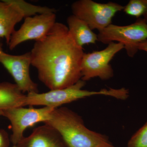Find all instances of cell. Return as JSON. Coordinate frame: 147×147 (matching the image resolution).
Returning a JSON list of instances; mask_svg holds the SVG:
<instances>
[{
	"label": "cell",
	"instance_id": "obj_1",
	"mask_svg": "<svg viewBox=\"0 0 147 147\" xmlns=\"http://www.w3.org/2000/svg\"><path fill=\"white\" fill-rule=\"evenodd\" d=\"M30 53L31 65L50 90L67 88L81 80L83 47L76 44L62 23L56 22L45 37L36 40Z\"/></svg>",
	"mask_w": 147,
	"mask_h": 147
},
{
	"label": "cell",
	"instance_id": "obj_2",
	"mask_svg": "<svg viewBox=\"0 0 147 147\" xmlns=\"http://www.w3.org/2000/svg\"><path fill=\"white\" fill-rule=\"evenodd\" d=\"M44 123L57 131L69 147H115L107 136L87 128L82 117L68 108H55Z\"/></svg>",
	"mask_w": 147,
	"mask_h": 147
},
{
	"label": "cell",
	"instance_id": "obj_3",
	"mask_svg": "<svg viewBox=\"0 0 147 147\" xmlns=\"http://www.w3.org/2000/svg\"><path fill=\"white\" fill-rule=\"evenodd\" d=\"M86 82L81 79L70 86L50 90L47 92L29 93L26 95L25 106L43 105L45 107L58 108L61 105L76 100L94 95H105L122 100L124 97L123 89L109 88L99 91H90L83 89Z\"/></svg>",
	"mask_w": 147,
	"mask_h": 147
},
{
	"label": "cell",
	"instance_id": "obj_4",
	"mask_svg": "<svg viewBox=\"0 0 147 147\" xmlns=\"http://www.w3.org/2000/svg\"><path fill=\"white\" fill-rule=\"evenodd\" d=\"M97 36L98 41L103 44L115 41L122 43L129 57H133L139 51L138 44L147 40V23L141 18L127 26L112 24L98 31Z\"/></svg>",
	"mask_w": 147,
	"mask_h": 147
},
{
	"label": "cell",
	"instance_id": "obj_5",
	"mask_svg": "<svg viewBox=\"0 0 147 147\" xmlns=\"http://www.w3.org/2000/svg\"><path fill=\"white\" fill-rule=\"evenodd\" d=\"M123 8L113 2L101 3L92 0H78L71 5L73 15L86 22L92 30L98 31L112 24L113 17Z\"/></svg>",
	"mask_w": 147,
	"mask_h": 147
},
{
	"label": "cell",
	"instance_id": "obj_6",
	"mask_svg": "<svg viewBox=\"0 0 147 147\" xmlns=\"http://www.w3.org/2000/svg\"><path fill=\"white\" fill-rule=\"evenodd\" d=\"M123 49L122 43L112 42L103 50L84 53L81 63V79L86 82L95 77L102 80L111 79L114 76V71L110 62Z\"/></svg>",
	"mask_w": 147,
	"mask_h": 147
},
{
	"label": "cell",
	"instance_id": "obj_7",
	"mask_svg": "<svg viewBox=\"0 0 147 147\" xmlns=\"http://www.w3.org/2000/svg\"><path fill=\"white\" fill-rule=\"evenodd\" d=\"M55 108L44 107L35 108L17 107L3 111L2 116L8 119L11 124V141L14 146L24 138L25 130L39 122L45 123L50 118Z\"/></svg>",
	"mask_w": 147,
	"mask_h": 147
},
{
	"label": "cell",
	"instance_id": "obj_8",
	"mask_svg": "<svg viewBox=\"0 0 147 147\" xmlns=\"http://www.w3.org/2000/svg\"><path fill=\"white\" fill-rule=\"evenodd\" d=\"M0 63L10 74L15 84L24 93L38 92V85L32 81L30 75V52L19 55L7 54L3 50L0 38Z\"/></svg>",
	"mask_w": 147,
	"mask_h": 147
},
{
	"label": "cell",
	"instance_id": "obj_9",
	"mask_svg": "<svg viewBox=\"0 0 147 147\" xmlns=\"http://www.w3.org/2000/svg\"><path fill=\"white\" fill-rule=\"evenodd\" d=\"M55 13L38 14L24 18V23L11 37L8 44L13 50L22 42L31 40L40 39L49 33L56 23Z\"/></svg>",
	"mask_w": 147,
	"mask_h": 147
},
{
	"label": "cell",
	"instance_id": "obj_10",
	"mask_svg": "<svg viewBox=\"0 0 147 147\" xmlns=\"http://www.w3.org/2000/svg\"><path fill=\"white\" fill-rule=\"evenodd\" d=\"M14 147H69L57 131L47 124L38 127Z\"/></svg>",
	"mask_w": 147,
	"mask_h": 147
},
{
	"label": "cell",
	"instance_id": "obj_11",
	"mask_svg": "<svg viewBox=\"0 0 147 147\" xmlns=\"http://www.w3.org/2000/svg\"><path fill=\"white\" fill-rule=\"evenodd\" d=\"M24 18L21 11L8 0L0 1V38H5L7 45L15 26Z\"/></svg>",
	"mask_w": 147,
	"mask_h": 147
},
{
	"label": "cell",
	"instance_id": "obj_12",
	"mask_svg": "<svg viewBox=\"0 0 147 147\" xmlns=\"http://www.w3.org/2000/svg\"><path fill=\"white\" fill-rule=\"evenodd\" d=\"M67 23L69 33L79 47H83L84 45L95 44L98 41L97 34L80 18L72 14L67 17Z\"/></svg>",
	"mask_w": 147,
	"mask_h": 147
},
{
	"label": "cell",
	"instance_id": "obj_13",
	"mask_svg": "<svg viewBox=\"0 0 147 147\" xmlns=\"http://www.w3.org/2000/svg\"><path fill=\"white\" fill-rule=\"evenodd\" d=\"M26 97L16 84L0 83V111L24 107Z\"/></svg>",
	"mask_w": 147,
	"mask_h": 147
},
{
	"label": "cell",
	"instance_id": "obj_14",
	"mask_svg": "<svg viewBox=\"0 0 147 147\" xmlns=\"http://www.w3.org/2000/svg\"><path fill=\"white\" fill-rule=\"evenodd\" d=\"M8 1L16 6L23 13L24 18L42 13H55V8L47 7L35 5L24 0H8Z\"/></svg>",
	"mask_w": 147,
	"mask_h": 147
},
{
	"label": "cell",
	"instance_id": "obj_15",
	"mask_svg": "<svg viewBox=\"0 0 147 147\" xmlns=\"http://www.w3.org/2000/svg\"><path fill=\"white\" fill-rule=\"evenodd\" d=\"M123 11L127 15L137 19L144 16L147 11V0H130L124 6Z\"/></svg>",
	"mask_w": 147,
	"mask_h": 147
},
{
	"label": "cell",
	"instance_id": "obj_16",
	"mask_svg": "<svg viewBox=\"0 0 147 147\" xmlns=\"http://www.w3.org/2000/svg\"><path fill=\"white\" fill-rule=\"evenodd\" d=\"M127 147H147V122L129 139Z\"/></svg>",
	"mask_w": 147,
	"mask_h": 147
},
{
	"label": "cell",
	"instance_id": "obj_17",
	"mask_svg": "<svg viewBox=\"0 0 147 147\" xmlns=\"http://www.w3.org/2000/svg\"><path fill=\"white\" fill-rule=\"evenodd\" d=\"M3 115V111H0V116ZM9 139L6 132L0 130V147H9Z\"/></svg>",
	"mask_w": 147,
	"mask_h": 147
},
{
	"label": "cell",
	"instance_id": "obj_18",
	"mask_svg": "<svg viewBox=\"0 0 147 147\" xmlns=\"http://www.w3.org/2000/svg\"><path fill=\"white\" fill-rule=\"evenodd\" d=\"M137 48L139 50H143L147 53V40L139 43L137 45Z\"/></svg>",
	"mask_w": 147,
	"mask_h": 147
},
{
	"label": "cell",
	"instance_id": "obj_19",
	"mask_svg": "<svg viewBox=\"0 0 147 147\" xmlns=\"http://www.w3.org/2000/svg\"><path fill=\"white\" fill-rule=\"evenodd\" d=\"M143 18L144 19L145 21H146V22L147 23V11L146 12V13H145L144 15L143 16Z\"/></svg>",
	"mask_w": 147,
	"mask_h": 147
}]
</instances>
